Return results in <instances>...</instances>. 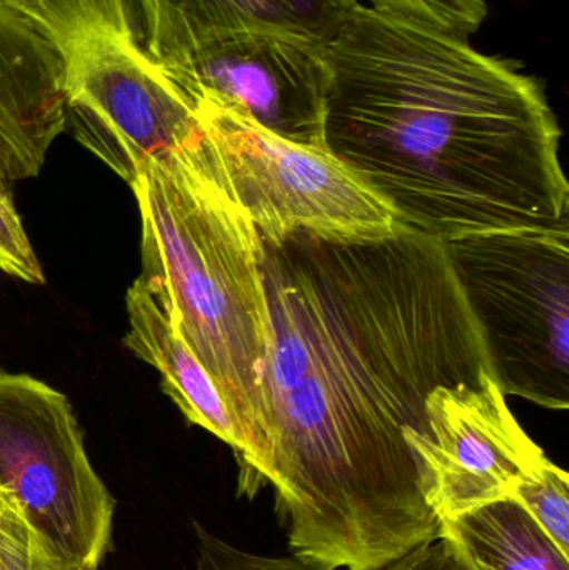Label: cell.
Returning a JSON list of instances; mask_svg holds the SVG:
<instances>
[{
  "label": "cell",
  "instance_id": "8fae6325",
  "mask_svg": "<svg viewBox=\"0 0 569 570\" xmlns=\"http://www.w3.org/2000/svg\"><path fill=\"white\" fill-rule=\"evenodd\" d=\"M63 130L59 57L22 13L0 0V189L39 176Z\"/></svg>",
  "mask_w": 569,
  "mask_h": 570
},
{
  "label": "cell",
  "instance_id": "7a4b0ae2",
  "mask_svg": "<svg viewBox=\"0 0 569 570\" xmlns=\"http://www.w3.org/2000/svg\"><path fill=\"white\" fill-rule=\"evenodd\" d=\"M324 52V146L400 227L447 243L568 226L561 129L517 62L364 3Z\"/></svg>",
  "mask_w": 569,
  "mask_h": 570
},
{
  "label": "cell",
  "instance_id": "44dd1931",
  "mask_svg": "<svg viewBox=\"0 0 569 570\" xmlns=\"http://www.w3.org/2000/svg\"><path fill=\"white\" fill-rule=\"evenodd\" d=\"M450 548V546H448ZM448 570H470L467 568V566L463 564V562L460 561V559L457 558V556L451 552V561H450V569Z\"/></svg>",
  "mask_w": 569,
  "mask_h": 570
},
{
  "label": "cell",
  "instance_id": "5bb4252c",
  "mask_svg": "<svg viewBox=\"0 0 569 570\" xmlns=\"http://www.w3.org/2000/svg\"><path fill=\"white\" fill-rule=\"evenodd\" d=\"M517 499L569 558V478L550 459L518 484Z\"/></svg>",
  "mask_w": 569,
  "mask_h": 570
},
{
  "label": "cell",
  "instance_id": "52a82bcc",
  "mask_svg": "<svg viewBox=\"0 0 569 570\" xmlns=\"http://www.w3.org/2000/svg\"><path fill=\"white\" fill-rule=\"evenodd\" d=\"M187 96L261 239L276 243L303 229L373 240L401 229L390 204L327 147L283 139L206 94Z\"/></svg>",
  "mask_w": 569,
  "mask_h": 570
},
{
  "label": "cell",
  "instance_id": "7c38bea8",
  "mask_svg": "<svg viewBox=\"0 0 569 570\" xmlns=\"http://www.w3.org/2000/svg\"><path fill=\"white\" fill-rule=\"evenodd\" d=\"M129 331L124 345L140 361L159 371L163 391L173 399L190 424L206 429L226 442L239 469L247 459V444L223 395L214 385L189 345L170 327L163 308L139 279L126 294Z\"/></svg>",
  "mask_w": 569,
  "mask_h": 570
},
{
  "label": "cell",
  "instance_id": "ba28073f",
  "mask_svg": "<svg viewBox=\"0 0 569 570\" xmlns=\"http://www.w3.org/2000/svg\"><path fill=\"white\" fill-rule=\"evenodd\" d=\"M326 46L249 30L164 69L187 94H206L291 142L324 146Z\"/></svg>",
  "mask_w": 569,
  "mask_h": 570
},
{
  "label": "cell",
  "instance_id": "ac0fdd59",
  "mask_svg": "<svg viewBox=\"0 0 569 570\" xmlns=\"http://www.w3.org/2000/svg\"><path fill=\"white\" fill-rule=\"evenodd\" d=\"M0 570H92L52 554L13 509L0 535Z\"/></svg>",
  "mask_w": 569,
  "mask_h": 570
},
{
  "label": "cell",
  "instance_id": "ffe728a7",
  "mask_svg": "<svg viewBox=\"0 0 569 570\" xmlns=\"http://www.w3.org/2000/svg\"><path fill=\"white\" fill-rule=\"evenodd\" d=\"M16 508V501H13L7 492H3L2 489H0V535H2L7 518H9L10 512Z\"/></svg>",
  "mask_w": 569,
  "mask_h": 570
},
{
  "label": "cell",
  "instance_id": "d6986e66",
  "mask_svg": "<svg viewBox=\"0 0 569 570\" xmlns=\"http://www.w3.org/2000/svg\"><path fill=\"white\" fill-rule=\"evenodd\" d=\"M451 549L443 539L418 546L413 551L401 556L396 561L377 570H448L450 569Z\"/></svg>",
  "mask_w": 569,
  "mask_h": 570
},
{
  "label": "cell",
  "instance_id": "8992f818",
  "mask_svg": "<svg viewBox=\"0 0 569 570\" xmlns=\"http://www.w3.org/2000/svg\"><path fill=\"white\" fill-rule=\"evenodd\" d=\"M0 489L52 554L99 570L116 501L87 458L72 405L39 379L2 371Z\"/></svg>",
  "mask_w": 569,
  "mask_h": 570
},
{
  "label": "cell",
  "instance_id": "5b68a950",
  "mask_svg": "<svg viewBox=\"0 0 569 570\" xmlns=\"http://www.w3.org/2000/svg\"><path fill=\"white\" fill-rule=\"evenodd\" d=\"M569 226L444 243L507 395L569 405Z\"/></svg>",
  "mask_w": 569,
  "mask_h": 570
},
{
  "label": "cell",
  "instance_id": "2e32d148",
  "mask_svg": "<svg viewBox=\"0 0 569 570\" xmlns=\"http://www.w3.org/2000/svg\"><path fill=\"white\" fill-rule=\"evenodd\" d=\"M197 554L194 570H333L320 562L291 558H267L251 554L216 538L200 524H196Z\"/></svg>",
  "mask_w": 569,
  "mask_h": 570
},
{
  "label": "cell",
  "instance_id": "277c9868",
  "mask_svg": "<svg viewBox=\"0 0 569 570\" xmlns=\"http://www.w3.org/2000/svg\"><path fill=\"white\" fill-rule=\"evenodd\" d=\"M56 50L66 129L120 179L200 129L183 87L144 46L129 0H6Z\"/></svg>",
  "mask_w": 569,
  "mask_h": 570
},
{
  "label": "cell",
  "instance_id": "6da1fadb",
  "mask_svg": "<svg viewBox=\"0 0 569 570\" xmlns=\"http://www.w3.org/2000/svg\"><path fill=\"white\" fill-rule=\"evenodd\" d=\"M271 342L253 494L271 485L294 556L377 570L441 538L428 397L494 375L443 240L294 230L263 240Z\"/></svg>",
  "mask_w": 569,
  "mask_h": 570
},
{
  "label": "cell",
  "instance_id": "9c48e42d",
  "mask_svg": "<svg viewBox=\"0 0 569 570\" xmlns=\"http://www.w3.org/2000/svg\"><path fill=\"white\" fill-rule=\"evenodd\" d=\"M433 444L424 458L430 501L440 521L511 498L547 454L508 407L491 375L483 387H440L428 397Z\"/></svg>",
  "mask_w": 569,
  "mask_h": 570
},
{
  "label": "cell",
  "instance_id": "30bf717a",
  "mask_svg": "<svg viewBox=\"0 0 569 570\" xmlns=\"http://www.w3.org/2000/svg\"><path fill=\"white\" fill-rule=\"evenodd\" d=\"M150 56L177 66L197 50L249 30L330 43L361 0H129Z\"/></svg>",
  "mask_w": 569,
  "mask_h": 570
},
{
  "label": "cell",
  "instance_id": "3957f363",
  "mask_svg": "<svg viewBox=\"0 0 569 570\" xmlns=\"http://www.w3.org/2000/svg\"><path fill=\"white\" fill-rule=\"evenodd\" d=\"M130 187L143 224L137 279L239 425L247 444L239 494L253 499L271 342L263 239L203 126L183 146L147 159Z\"/></svg>",
  "mask_w": 569,
  "mask_h": 570
},
{
  "label": "cell",
  "instance_id": "e0dca14e",
  "mask_svg": "<svg viewBox=\"0 0 569 570\" xmlns=\"http://www.w3.org/2000/svg\"><path fill=\"white\" fill-rule=\"evenodd\" d=\"M0 271L32 285L46 284L10 190L0 189Z\"/></svg>",
  "mask_w": 569,
  "mask_h": 570
},
{
  "label": "cell",
  "instance_id": "9a60e30c",
  "mask_svg": "<svg viewBox=\"0 0 569 570\" xmlns=\"http://www.w3.org/2000/svg\"><path fill=\"white\" fill-rule=\"evenodd\" d=\"M370 7L453 36H473L487 20V0H370Z\"/></svg>",
  "mask_w": 569,
  "mask_h": 570
},
{
  "label": "cell",
  "instance_id": "4fadbf2b",
  "mask_svg": "<svg viewBox=\"0 0 569 570\" xmlns=\"http://www.w3.org/2000/svg\"><path fill=\"white\" fill-rule=\"evenodd\" d=\"M470 570H569V558L513 498L441 522V538Z\"/></svg>",
  "mask_w": 569,
  "mask_h": 570
}]
</instances>
